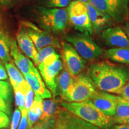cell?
Masks as SVG:
<instances>
[{
  "instance_id": "cell-1",
  "label": "cell",
  "mask_w": 129,
  "mask_h": 129,
  "mask_svg": "<svg viewBox=\"0 0 129 129\" xmlns=\"http://www.w3.org/2000/svg\"><path fill=\"white\" fill-rule=\"evenodd\" d=\"M89 76L100 90L120 94L129 80V70L124 67L102 61L90 66Z\"/></svg>"
},
{
  "instance_id": "cell-2",
  "label": "cell",
  "mask_w": 129,
  "mask_h": 129,
  "mask_svg": "<svg viewBox=\"0 0 129 129\" xmlns=\"http://www.w3.org/2000/svg\"><path fill=\"white\" fill-rule=\"evenodd\" d=\"M60 105L81 120L102 129H110L114 124L112 118L102 112L90 100L80 102H62Z\"/></svg>"
},
{
  "instance_id": "cell-3",
  "label": "cell",
  "mask_w": 129,
  "mask_h": 129,
  "mask_svg": "<svg viewBox=\"0 0 129 129\" xmlns=\"http://www.w3.org/2000/svg\"><path fill=\"white\" fill-rule=\"evenodd\" d=\"M40 22L45 30L58 34L65 30L68 22L67 9L64 8H38Z\"/></svg>"
},
{
  "instance_id": "cell-4",
  "label": "cell",
  "mask_w": 129,
  "mask_h": 129,
  "mask_svg": "<svg viewBox=\"0 0 129 129\" xmlns=\"http://www.w3.org/2000/svg\"><path fill=\"white\" fill-rule=\"evenodd\" d=\"M66 40L85 60H96L104 53L102 48L95 43L91 35L86 32L69 35L66 37Z\"/></svg>"
},
{
  "instance_id": "cell-5",
  "label": "cell",
  "mask_w": 129,
  "mask_h": 129,
  "mask_svg": "<svg viewBox=\"0 0 129 129\" xmlns=\"http://www.w3.org/2000/svg\"><path fill=\"white\" fill-rule=\"evenodd\" d=\"M96 87L90 76L80 74L74 77V83L63 100L67 102H80L88 101L96 93Z\"/></svg>"
},
{
  "instance_id": "cell-6",
  "label": "cell",
  "mask_w": 129,
  "mask_h": 129,
  "mask_svg": "<svg viewBox=\"0 0 129 129\" xmlns=\"http://www.w3.org/2000/svg\"><path fill=\"white\" fill-rule=\"evenodd\" d=\"M89 3L117 23H124L128 20V0H91Z\"/></svg>"
},
{
  "instance_id": "cell-7",
  "label": "cell",
  "mask_w": 129,
  "mask_h": 129,
  "mask_svg": "<svg viewBox=\"0 0 129 129\" xmlns=\"http://www.w3.org/2000/svg\"><path fill=\"white\" fill-rule=\"evenodd\" d=\"M38 68L46 85L53 97H56L57 95L56 79L63 68L60 55L56 52L53 53L46 57Z\"/></svg>"
},
{
  "instance_id": "cell-8",
  "label": "cell",
  "mask_w": 129,
  "mask_h": 129,
  "mask_svg": "<svg viewBox=\"0 0 129 129\" xmlns=\"http://www.w3.org/2000/svg\"><path fill=\"white\" fill-rule=\"evenodd\" d=\"M68 19L73 26L80 32L92 35L93 30L85 3L80 0L72 1L67 7Z\"/></svg>"
},
{
  "instance_id": "cell-9",
  "label": "cell",
  "mask_w": 129,
  "mask_h": 129,
  "mask_svg": "<svg viewBox=\"0 0 129 129\" xmlns=\"http://www.w3.org/2000/svg\"><path fill=\"white\" fill-rule=\"evenodd\" d=\"M22 25L26 30L38 51L47 46H53L54 48L60 47L57 40L46 30L41 29L29 21L22 22Z\"/></svg>"
},
{
  "instance_id": "cell-10",
  "label": "cell",
  "mask_w": 129,
  "mask_h": 129,
  "mask_svg": "<svg viewBox=\"0 0 129 129\" xmlns=\"http://www.w3.org/2000/svg\"><path fill=\"white\" fill-rule=\"evenodd\" d=\"M63 57L68 71L75 77L80 75L85 66V60L82 58L70 43H62Z\"/></svg>"
},
{
  "instance_id": "cell-11",
  "label": "cell",
  "mask_w": 129,
  "mask_h": 129,
  "mask_svg": "<svg viewBox=\"0 0 129 129\" xmlns=\"http://www.w3.org/2000/svg\"><path fill=\"white\" fill-rule=\"evenodd\" d=\"M118 96L96 91L90 99L93 104L106 115L112 118L115 114Z\"/></svg>"
},
{
  "instance_id": "cell-12",
  "label": "cell",
  "mask_w": 129,
  "mask_h": 129,
  "mask_svg": "<svg viewBox=\"0 0 129 129\" xmlns=\"http://www.w3.org/2000/svg\"><path fill=\"white\" fill-rule=\"evenodd\" d=\"M102 38L108 46L114 48H129V39L120 27L108 28L102 32Z\"/></svg>"
},
{
  "instance_id": "cell-13",
  "label": "cell",
  "mask_w": 129,
  "mask_h": 129,
  "mask_svg": "<svg viewBox=\"0 0 129 129\" xmlns=\"http://www.w3.org/2000/svg\"><path fill=\"white\" fill-rule=\"evenodd\" d=\"M56 118L66 129H102L81 120L64 109L58 110Z\"/></svg>"
},
{
  "instance_id": "cell-14",
  "label": "cell",
  "mask_w": 129,
  "mask_h": 129,
  "mask_svg": "<svg viewBox=\"0 0 129 129\" xmlns=\"http://www.w3.org/2000/svg\"><path fill=\"white\" fill-rule=\"evenodd\" d=\"M85 4L93 30L99 34L109 28L112 22V19L110 16L96 9L90 3Z\"/></svg>"
},
{
  "instance_id": "cell-15",
  "label": "cell",
  "mask_w": 129,
  "mask_h": 129,
  "mask_svg": "<svg viewBox=\"0 0 129 129\" xmlns=\"http://www.w3.org/2000/svg\"><path fill=\"white\" fill-rule=\"evenodd\" d=\"M25 80L34 91L35 94L40 96L42 99H51L52 93L46 88V84L43 81L41 75L36 68L29 73L23 75Z\"/></svg>"
},
{
  "instance_id": "cell-16",
  "label": "cell",
  "mask_w": 129,
  "mask_h": 129,
  "mask_svg": "<svg viewBox=\"0 0 129 129\" xmlns=\"http://www.w3.org/2000/svg\"><path fill=\"white\" fill-rule=\"evenodd\" d=\"M10 56L13 58L16 67L23 75L29 73L35 68L30 59L20 52L17 43L14 40L10 41Z\"/></svg>"
},
{
  "instance_id": "cell-17",
  "label": "cell",
  "mask_w": 129,
  "mask_h": 129,
  "mask_svg": "<svg viewBox=\"0 0 129 129\" xmlns=\"http://www.w3.org/2000/svg\"><path fill=\"white\" fill-rule=\"evenodd\" d=\"M16 40L19 48L22 53H23L27 57L31 59L35 63L37 60L38 50L26 30L23 26L20 28L16 35Z\"/></svg>"
},
{
  "instance_id": "cell-18",
  "label": "cell",
  "mask_w": 129,
  "mask_h": 129,
  "mask_svg": "<svg viewBox=\"0 0 129 129\" xmlns=\"http://www.w3.org/2000/svg\"><path fill=\"white\" fill-rule=\"evenodd\" d=\"M74 81V77L72 76L71 74L68 71L67 69L61 71L56 79L57 94L60 95L63 99L73 84Z\"/></svg>"
},
{
  "instance_id": "cell-19",
  "label": "cell",
  "mask_w": 129,
  "mask_h": 129,
  "mask_svg": "<svg viewBox=\"0 0 129 129\" xmlns=\"http://www.w3.org/2000/svg\"><path fill=\"white\" fill-rule=\"evenodd\" d=\"M114 124L129 125V101L121 96L118 98L115 114L112 117Z\"/></svg>"
},
{
  "instance_id": "cell-20",
  "label": "cell",
  "mask_w": 129,
  "mask_h": 129,
  "mask_svg": "<svg viewBox=\"0 0 129 129\" xmlns=\"http://www.w3.org/2000/svg\"><path fill=\"white\" fill-rule=\"evenodd\" d=\"M43 113V99L35 94L34 99L30 109L28 111V129L30 128L40 120Z\"/></svg>"
},
{
  "instance_id": "cell-21",
  "label": "cell",
  "mask_w": 129,
  "mask_h": 129,
  "mask_svg": "<svg viewBox=\"0 0 129 129\" xmlns=\"http://www.w3.org/2000/svg\"><path fill=\"white\" fill-rule=\"evenodd\" d=\"M104 53L106 57L111 60L129 64V48H112Z\"/></svg>"
},
{
  "instance_id": "cell-22",
  "label": "cell",
  "mask_w": 129,
  "mask_h": 129,
  "mask_svg": "<svg viewBox=\"0 0 129 129\" xmlns=\"http://www.w3.org/2000/svg\"><path fill=\"white\" fill-rule=\"evenodd\" d=\"M5 63L8 75L9 77L10 82L13 88L17 87L26 81L25 77L15 64L12 62H6Z\"/></svg>"
},
{
  "instance_id": "cell-23",
  "label": "cell",
  "mask_w": 129,
  "mask_h": 129,
  "mask_svg": "<svg viewBox=\"0 0 129 129\" xmlns=\"http://www.w3.org/2000/svg\"><path fill=\"white\" fill-rule=\"evenodd\" d=\"M57 101L54 99L43 100V113L40 121L47 120L56 115L57 112Z\"/></svg>"
},
{
  "instance_id": "cell-24",
  "label": "cell",
  "mask_w": 129,
  "mask_h": 129,
  "mask_svg": "<svg viewBox=\"0 0 129 129\" xmlns=\"http://www.w3.org/2000/svg\"><path fill=\"white\" fill-rule=\"evenodd\" d=\"M10 40L6 34L0 30V59L4 63L11 62Z\"/></svg>"
},
{
  "instance_id": "cell-25",
  "label": "cell",
  "mask_w": 129,
  "mask_h": 129,
  "mask_svg": "<svg viewBox=\"0 0 129 129\" xmlns=\"http://www.w3.org/2000/svg\"><path fill=\"white\" fill-rule=\"evenodd\" d=\"M28 83L26 80L25 82L17 87L14 88L15 104L21 112L26 109L25 108V90Z\"/></svg>"
},
{
  "instance_id": "cell-26",
  "label": "cell",
  "mask_w": 129,
  "mask_h": 129,
  "mask_svg": "<svg viewBox=\"0 0 129 129\" xmlns=\"http://www.w3.org/2000/svg\"><path fill=\"white\" fill-rule=\"evenodd\" d=\"M55 52V49L53 46H47L40 49L38 51V54H37V60L35 62V64L37 67H38L46 57Z\"/></svg>"
},
{
  "instance_id": "cell-27",
  "label": "cell",
  "mask_w": 129,
  "mask_h": 129,
  "mask_svg": "<svg viewBox=\"0 0 129 129\" xmlns=\"http://www.w3.org/2000/svg\"><path fill=\"white\" fill-rule=\"evenodd\" d=\"M0 96L8 103L12 99V88L8 82L0 80Z\"/></svg>"
},
{
  "instance_id": "cell-28",
  "label": "cell",
  "mask_w": 129,
  "mask_h": 129,
  "mask_svg": "<svg viewBox=\"0 0 129 129\" xmlns=\"http://www.w3.org/2000/svg\"><path fill=\"white\" fill-rule=\"evenodd\" d=\"M56 115L47 120L40 121L28 129H51L56 122Z\"/></svg>"
},
{
  "instance_id": "cell-29",
  "label": "cell",
  "mask_w": 129,
  "mask_h": 129,
  "mask_svg": "<svg viewBox=\"0 0 129 129\" xmlns=\"http://www.w3.org/2000/svg\"><path fill=\"white\" fill-rule=\"evenodd\" d=\"M71 3V0H47L46 6L48 8H64Z\"/></svg>"
},
{
  "instance_id": "cell-30",
  "label": "cell",
  "mask_w": 129,
  "mask_h": 129,
  "mask_svg": "<svg viewBox=\"0 0 129 129\" xmlns=\"http://www.w3.org/2000/svg\"><path fill=\"white\" fill-rule=\"evenodd\" d=\"M34 94V91L28 84L25 90V108L28 111L33 103Z\"/></svg>"
},
{
  "instance_id": "cell-31",
  "label": "cell",
  "mask_w": 129,
  "mask_h": 129,
  "mask_svg": "<svg viewBox=\"0 0 129 129\" xmlns=\"http://www.w3.org/2000/svg\"><path fill=\"white\" fill-rule=\"evenodd\" d=\"M21 116H22V112L17 108L14 110L13 115L10 129H17V127L20 121Z\"/></svg>"
},
{
  "instance_id": "cell-32",
  "label": "cell",
  "mask_w": 129,
  "mask_h": 129,
  "mask_svg": "<svg viewBox=\"0 0 129 129\" xmlns=\"http://www.w3.org/2000/svg\"><path fill=\"white\" fill-rule=\"evenodd\" d=\"M22 116L19 127L17 129H28V111L26 109H23L22 111Z\"/></svg>"
},
{
  "instance_id": "cell-33",
  "label": "cell",
  "mask_w": 129,
  "mask_h": 129,
  "mask_svg": "<svg viewBox=\"0 0 129 129\" xmlns=\"http://www.w3.org/2000/svg\"><path fill=\"white\" fill-rule=\"evenodd\" d=\"M10 124V119L6 113L0 111V128H7Z\"/></svg>"
},
{
  "instance_id": "cell-34",
  "label": "cell",
  "mask_w": 129,
  "mask_h": 129,
  "mask_svg": "<svg viewBox=\"0 0 129 129\" xmlns=\"http://www.w3.org/2000/svg\"><path fill=\"white\" fill-rule=\"evenodd\" d=\"M0 111L6 113L7 115H10L11 114L10 104L3 99L1 96H0Z\"/></svg>"
},
{
  "instance_id": "cell-35",
  "label": "cell",
  "mask_w": 129,
  "mask_h": 129,
  "mask_svg": "<svg viewBox=\"0 0 129 129\" xmlns=\"http://www.w3.org/2000/svg\"><path fill=\"white\" fill-rule=\"evenodd\" d=\"M120 94L121 97L124 99L129 101V80L126 83V84L124 86Z\"/></svg>"
},
{
  "instance_id": "cell-36",
  "label": "cell",
  "mask_w": 129,
  "mask_h": 129,
  "mask_svg": "<svg viewBox=\"0 0 129 129\" xmlns=\"http://www.w3.org/2000/svg\"><path fill=\"white\" fill-rule=\"evenodd\" d=\"M7 78L8 74L6 68L2 64H0V80H6Z\"/></svg>"
},
{
  "instance_id": "cell-37",
  "label": "cell",
  "mask_w": 129,
  "mask_h": 129,
  "mask_svg": "<svg viewBox=\"0 0 129 129\" xmlns=\"http://www.w3.org/2000/svg\"><path fill=\"white\" fill-rule=\"evenodd\" d=\"M51 129H66L64 125L62 124V123L56 118V122L54 125Z\"/></svg>"
},
{
  "instance_id": "cell-38",
  "label": "cell",
  "mask_w": 129,
  "mask_h": 129,
  "mask_svg": "<svg viewBox=\"0 0 129 129\" xmlns=\"http://www.w3.org/2000/svg\"><path fill=\"white\" fill-rule=\"evenodd\" d=\"M110 129H129V125L128 124H114Z\"/></svg>"
},
{
  "instance_id": "cell-39",
  "label": "cell",
  "mask_w": 129,
  "mask_h": 129,
  "mask_svg": "<svg viewBox=\"0 0 129 129\" xmlns=\"http://www.w3.org/2000/svg\"><path fill=\"white\" fill-rule=\"evenodd\" d=\"M124 32L125 34L127 35V37L129 39V21H127L126 22H125L124 25Z\"/></svg>"
},
{
  "instance_id": "cell-40",
  "label": "cell",
  "mask_w": 129,
  "mask_h": 129,
  "mask_svg": "<svg viewBox=\"0 0 129 129\" xmlns=\"http://www.w3.org/2000/svg\"><path fill=\"white\" fill-rule=\"evenodd\" d=\"M12 0H0V4L3 6H8L11 4Z\"/></svg>"
},
{
  "instance_id": "cell-41",
  "label": "cell",
  "mask_w": 129,
  "mask_h": 129,
  "mask_svg": "<svg viewBox=\"0 0 129 129\" xmlns=\"http://www.w3.org/2000/svg\"><path fill=\"white\" fill-rule=\"evenodd\" d=\"M80 1H81V2H83L84 3H89L91 0H80Z\"/></svg>"
},
{
  "instance_id": "cell-42",
  "label": "cell",
  "mask_w": 129,
  "mask_h": 129,
  "mask_svg": "<svg viewBox=\"0 0 129 129\" xmlns=\"http://www.w3.org/2000/svg\"><path fill=\"white\" fill-rule=\"evenodd\" d=\"M0 23H1V19H0Z\"/></svg>"
},
{
  "instance_id": "cell-43",
  "label": "cell",
  "mask_w": 129,
  "mask_h": 129,
  "mask_svg": "<svg viewBox=\"0 0 129 129\" xmlns=\"http://www.w3.org/2000/svg\"><path fill=\"white\" fill-rule=\"evenodd\" d=\"M74 1H77V0H74Z\"/></svg>"
},
{
  "instance_id": "cell-44",
  "label": "cell",
  "mask_w": 129,
  "mask_h": 129,
  "mask_svg": "<svg viewBox=\"0 0 129 129\" xmlns=\"http://www.w3.org/2000/svg\"><path fill=\"white\" fill-rule=\"evenodd\" d=\"M128 4H129V0H128Z\"/></svg>"
},
{
  "instance_id": "cell-45",
  "label": "cell",
  "mask_w": 129,
  "mask_h": 129,
  "mask_svg": "<svg viewBox=\"0 0 129 129\" xmlns=\"http://www.w3.org/2000/svg\"><path fill=\"white\" fill-rule=\"evenodd\" d=\"M0 64H1V63H0Z\"/></svg>"
}]
</instances>
